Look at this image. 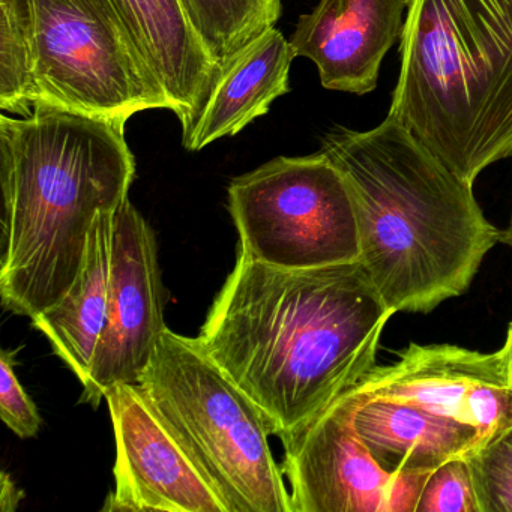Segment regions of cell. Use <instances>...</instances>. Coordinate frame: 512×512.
I'll use <instances>...</instances> for the list:
<instances>
[{
    "instance_id": "cell-6",
    "label": "cell",
    "mask_w": 512,
    "mask_h": 512,
    "mask_svg": "<svg viewBox=\"0 0 512 512\" xmlns=\"http://www.w3.org/2000/svg\"><path fill=\"white\" fill-rule=\"evenodd\" d=\"M229 211L248 259L317 269L361 260L349 184L325 152L277 157L229 185Z\"/></svg>"
},
{
    "instance_id": "cell-23",
    "label": "cell",
    "mask_w": 512,
    "mask_h": 512,
    "mask_svg": "<svg viewBox=\"0 0 512 512\" xmlns=\"http://www.w3.org/2000/svg\"><path fill=\"white\" fill-rule=\"evenodd\" d=\"M505 362L506 374H508L509 386L512 389V322L509 323L508 331H506L505 344L500 349Z\"/></svg>"
},
{
    "instance_id": "cell-2",
    "label": "cell",
    "mask_w": 512,
    "mask_h": 512,
    "mask_svg": "<svg viewBox=\"0 0 512 512\" xmlns=\"http://www.w3.org/2000/svg\"><path fill=\"white\" fill-rule=\"evenodd\" d=\"M355 203L361 260L394 313H430L467 292L506 232L464 181L394 119L332 128L322 148Z\"/></svg>"
},
{
    "instance_id": "cell-19",
    "label": "cell",
    "mask_w": 512,
    "mask_h": 512,
    "mask_svg": "<svg viewBox=\"0 0 512 512\" xmlns=\"http://www.w3.org/2000/svg\"><path fill=\"white\" fill-rule=\"evenodd\" d=\"M481 512H512V425L467 455Z\"/></svg>"
},
{
    "instance_id": "cell-11",
    "label": "cell",
    "mask_w": 512,
    "mask_h": 512,
    "mask_svg": "<svg viewBox=\"0 0 512 512\" xmlns=\"http://www.w3.org/2000/svg\"><path fill=\"white\" fill-rule=\"evenodd\" d=\"M352 391L415 404L476 428L485 440L512 425V389L500 350L413 343L394 364L373 368Z\"/></svg>"
},
{
    "instance_id": "cell-9",
    "label": "cell",
    "mask_w": 512,
    "mask_h": 512,
    "mask_svg": "<svg viewBox=\"0 0 512 512\" xmlns=\"http://www.w3.org/2000/svg\"><path fill=\"white\" fill-rule=\"evenodd\" d=\"M115 431V490L104 512H229L140 383H121L106 395Z\"/></svg>"
},
{
    "instance_id": "cell-5",
    "label": "cell",
    "mask_w": 512,
    "mask_h": 512,
    "mask_svg": "<svg viewBox=\"0 0 512 512\" xmlns=\"http://www.w3.org/2000/svg\"><path fill=\"white\" fill-rule=\"evenodd\" d=\"M139 383L229 512H292L262 410L199 338L167 328Z\"/></svg>"
},
{
    "instance_id": "cell-20",
    "label": "cell",
    "mask_w": 512,
    "mask_h": 512,
    "mask_svg": "<svg viewBox=\"0 0 512 512\" xmlns=\"http://www.w3.org/2000/svg\"><path fill=\"white\" fill-rule=\"evenodd\" d=\"M415 512H481L467 457L446 461L430 473Z\"/></svg>"
},
{
    "instance_id": "cell-15",
    "label": "cell",
    "mask_w": 512,
    "mask_h": 512,
    "mask_svg": "<svg viewBox=\"0 0 512 512\" xmlns=\"http://www.w3.org/2000/svg\"><path fill=\"white\" fill-rule=\"evenodd\" d=\"M347 392L355 403L356 433L388 472H433L485 442L476 428L415 404Z\"/></svg>"
},
{
    "instance_id": "cell-7",
    "label": "cell",
    "mask_w": 512,
    "mask_h": 512,
    "mask_svg": "<svg viewBox=\"0 0 512 512\" xmlns=\"http://www.w3.org/2000/svg\"><path fill=\"white\" fill-rule=\"evenodd\" d=\"M35 107L127 125L172 104L98 0H31Z\"/></svg>"
},
{
    "instance_id": "cell-14",
    "label": "cell",
    "mask_w": 512,
    "mask_h": 512,
    "mask_svg": "<svg viewBox=\"0 0 512 512\" xmlns=\"http://www.w3.org/2000/svg\"><path fill=\"white\" fill-rule=\"evenodd\" d=\"M295 58L290 41L275 26L248 41L221 65L205 106L182 137L184 148L202 151L266 115L277 98L289 94Z\"/></svg>"
},
{
    "instance_id": "cell-13",
    "label": "cell",
    "mask_w": 512,
    "mask_h": 512,
    "mask_svg": "<svg viewBox=\"0 0 512 512\" xmlns=\"http://www.w3.org/2000/svg\"><path fill=\"white\" fill-rule=\"evenodd\" d=\"M166 92L182 134L193 127L220 64L194 28L182 0H98Z\"/></svg>"
},
{
    "instance_id": "cell-18",
    "label": "cell",
    "mask_w": 512,
    "mask_h": 512,
    "mask_svg": "<svg viewBox=\"0 0 512 512\" xmlns=\"http://www.w3.org/2000/svg\"><path fill=\"white\" fill-rule=\"evenodd\" d=\"M31 0H0V110L26 118L35 109Z\"/></svg>"
},
{
    "instance_id": "cell-10",
    "label": "cell",
    "mask_w": 512,
    "mask_h": 512,
    "mask_svg": "<svg viewBox=\"0 0 512 512\" xmlns=\"http://www.w3.org/2000/svg\"><path fill=\"white\" fill-rule=\"evenodd\" d=\"M167 326L157 239L130 199L113 215L112 268L106 326L82 401L94 409L121 383H139Z\"/></svg>"
},
{
    "instance_id": "cell-17",
    "label": "cell",
    "mask_w": 512,
    "mask_h": 512,
    "mask_svg": "<svg viewBox=\"0 0 512 512\" xmlns=\"http://www.w3.org/2000/svg\"><path fill=\"white\" fill-rule=\"evenodd\" d=\"M194 28L221 65L248 41L277 25L281 0H182Z\"/></svg>"
},
{
    "instance_id": "cell-22",
    "label": "cell",
    "mask_w": 512,
    "mask_h": 512,
    "mask_svg": "<svg viewBox=\"0 0 512 512\" xmlns=\"http://www.w3.org/2000/svg\"><path fill=\"white\" fill-rule=\"evenodd\" d=\"M0 479H2V482H0V511H16L25 493L16 487V484H14L13 479H11L7 472L2 473V478Z\"/></svg>"
},
{
    "instance_id": "cell-12",
    "label": "cell",
    "mask_w": 512,
    "mask_h": 512,
    "mask_svg": "<svg viewBox=\"0 0 512 512\" xmlns=\"http://www.w3.org/2000/svg\"><path fill=\"white\" fill-rule=\"evenodd\" d=\"M409 0H319L299 17L290 46L307 58L328 91L370 94L386 53L400 43Z\"/></svg>"
},
{
    "instance_id": "cell-24",
    "label": "cell",
    "mask_w": 512,
    "mask_h": 512,
    "mask_svg": "<svg viewBox=\"0 0 512 512\" xmlns=\"http://www.w3.org/2000/svg\"><path fill=\"white\" fill-rule=\"evenodd\" d=\"M506 241L512 242V221H511V229L506 233Z\"/></svg>"
},
{
    "instance_id": "cell-3",
    "label": "cell",
    "mask_w": 512,
    "mask_h": 512,
    "mask_svg": "<svg viewBox=\"0 0 512 512\" xmlns=\"http://www.w3.org/2000/svg\"><path fill=\"white\" fill-rule=\"evenodd\" d=\"M134 176L124 124L50 107L0 116L5 310L32 319L68 292L95 221L118 211Z\"/></svg>"
},
{
    "instance_id": "cell-1",
    "label": "cell",
    "mask_w": 512,
    "mask_h": 512,
    "mask_svg": "<svg viewBox=\"0 0 512 512\" xmlns=\"http://www.w3.org/2000/svg\"><path fill=\"white\" fill-rule=\"evenodd\" d=\"M394 314L361 262L293 271L238 251L197 338L283 440L377 367Z\"/></svg>"
},
{
    "instance_id": "cell-8",
    "label": "cell",
    "mask_w": 512,
    "mask_h": 512,
    "mask_svg": "<svg viewBox=\"0 0 512 512\" xmlns=\"http://www.w3.org/2000/svg\"><path fill=\"white\" fill-rule=\"evenodd\" d=\"M349 392L284 437L292 512H415L431 472H388L353 424Z\"/></svg>"
},
{
    "instance_id": "cell-21",
    "label": "cell",
    "mask_w": 512,
    "mask_h": 512,
    "mask_svg": "<svg viewBox=\"0 0 512 512\" xmlns=\"http://www.w3.org/2000/svg\"><path fill=\"white\" fill-rule=\"evenodd\" d=\"M0 418L22 439L37 437L41 416L14 371V356L4 350L0 356Z\"/></svg>"
},
{
    "instance_id": "cell-16",
    "label": "cell",
    "mask_w": 512,
    "mask_h": 512,
    "mask_svg": "<svg viewBox=\"0 0 512 512\" xmlns=\"http://www.w3.org/2000/svg\"><path fill=\"white\" fill-rule=\"evenodd\" d=\"M113 214L100 215L92 227L85 262L68 292L32 317V326L52 344L80 383L91 370L98 341L106 326L112 268Z\"/></svg>"
},
{
    "instance_id": "cell-4",
    "label": "cell",
    "mask_w": 512,
    "mask_h": 512,
    "mask_svg": "<svg viewBox=\"0 0 512 512\" xmlns=\"http://www.w3.org/2000/svg\"><path fill=\"white\" fill-rule=\"evenodd\" d=\"M388 118L464 181L512 157V0H409Z\"/></svg>"
}]
</instances>
